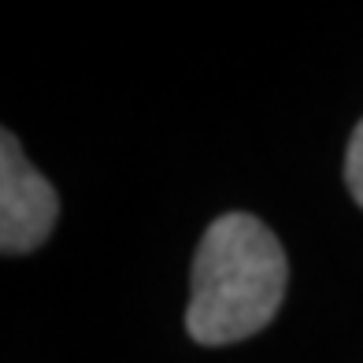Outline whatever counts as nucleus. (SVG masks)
Listing matches in <instances>:
<instances>
[{"label": "nucleus", "mask_w": 363, "mask_h": 363, "mask_svg": "<svg viewBox=\"0 0 363 363\" xmlns=\"http://www.w3.org/2000/svg\"><path fill=\"white\" fill-rule=\"evenodd\" d=\"M345 182H349V193L356 196V204L363 208V119L352 130V141H349V156H345Z\"/></svg>", "instance_id": "3"}, {"label": "nucleus", "mask_w": 363, "mask_h": 363, "mask_svg": "<svg viewBox=\"0 0 363 363\" xmlns=\"http://www.w3.org/2000/svg\"><path fill=\"white\" fill-rule=\"evenodd\" d=\"M286 252L256 216L230 211L204 230L189 271L186 330L201 345L259 334L286 296Z\"/></svg>", "instance_id": "1"}, {"label": "nucleus", "mask_w": 363, "mask_h": 363, "mask_svg": "<svg viewBox=\"0 0 363 363\" xmlns=\"http://www.w3.org/2000/svg\"><path fill=\"white\" fill-rule=\"evenodd\" d=\"M60 216L56 189L34 171L11 130L0 138V249L8 256L34 252Z\"/></svg>", "instance_id": "2"}]
</instances>
